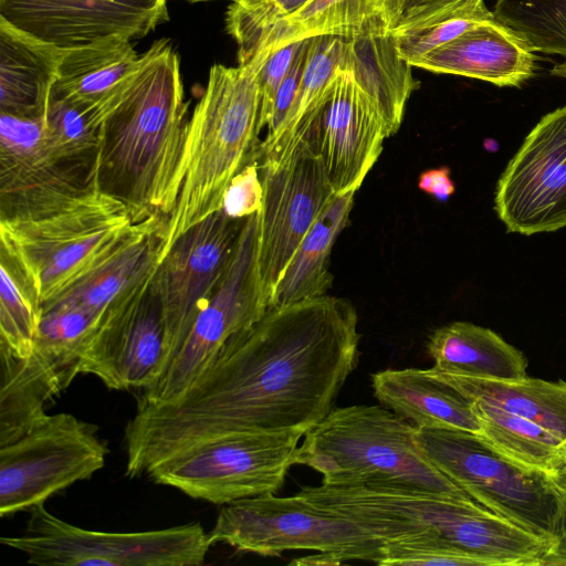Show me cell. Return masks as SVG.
Listing matches in <instances>:
<instances>
[{"label":"cell","mask_w":566,"mask_h":566,"mask_svg":"<svg viewBox=\"0 0 566 566\" xmlns=\"http://www.w3.org/2000/svg\"><path fill=\"white\" fill-rule=\"evenodd\" d=\"M310 0H237L226 13V29L239 46L293 14Z\"/></svg>","instance_id":"e575fe53"},{"label":"cell","mask_w":566,"mask_h":566,"mask_svg":"<svg viewBox=\"0 0 566 566\" xmlns=\"http://www.w3.org/2000/svg\"><path fill=\"white\" fill-rule=\"evenodd\" d=\"M379 403L417 428H450L480 433L472 401L430 368L385 369L371 375Z\"/></svg>","instance_id":"603a6c76"},{"label":"cell","mask_w":566,"mask_h":566,"mask_svg":"<svg viewBox=\"0 0 566 566\" xmlns=\"http://www.w3.org/2000/svg\"><path fill=\"white\" fill-rule=\"evenodd\" d=\"M94 190L93 172L51 155L43 116L0 113V222L46 217Z\"/></svg>","instance_id":"9a60e30c"},{"label":"cell","mask_w":566,"mask_h":566,"mask_svg":"<svg viewBox=\"0 0 566 566\" xmlns=\"http://www.w3.org/2000/svg\"><path fill=\"white\" fill-rule=\"evenodd\" d=\"M495 19L484 0H470L430 20L392 33L399 55L411 66L473 25Z\"/></svg>","instance_id":"d6a6232c"},{"label":"cell","mask_w":566,"mask_h":566,"mask_svg":"<svg viewBox=\"0 0 566 566\" xmlns=\"http://www.w3.org/2000/svg\"><path fill=\"white\" fill-rule=\"evenodd\" d=\"M480 422L478 433L489 446L530 469L556 474L566 467V442L523 417L481 400H471Z\"/></svg>","instance_id":"f546056e"},{"label":"cell","mask_w":566,"mask_h":566,"mask_svg":"<svg viewBox=\"0 0 566 566\" xmlns=\"http://www.w3.org/2000/svg\"><path fill=\"white\" fill-rule=\"evenodd\" d=\"M494 210L507 232L532 235L566 227V105L527 134L497 181Z\"/></svg>","instance_id":"5bb4252c"},{"label":"cell","mask_w":566,"mask_h":566,"mask_svg":"<svg viewBox=\"0 0 566 566\" xmlns=\"http://www.w3.org/2000/svg\"><path fill=\"white\" fill-rule=\"evenodd\" d=\"M358 316L323 295L269 308L229 338L175 401L137 403L124 442L137 478L198 443L237 432L306 434L333 409L359 360Z\"/></svg>","instance_id":"6da1fadb"},{"label":"cell","mask_w":566,"mask_h":566,"mask_svg":"<svg viewBox=\"0 0 566 566\" xmlns=\"http://www.w3.org/2000/svg\"><path fill=\"white\" fill-rule=\"evenodd\" d=\"M301 43L302 41L290 43L269 54L259 70L260 132L269 124L277 90L287 74Z\"/></svg>","instance_id":"8d00e7d4"},{"label":"cell","mask_w":566,"mask_h":566,"mask_svg":"<svg viewBox=\"0 0 566 566\" xmlns=\"http://www.w3.org/2000/svg\"><path fill=\"white\" fill-rule=\"evenodd\" d=\"M134 224L127 207L94 190L46 217L0 222L45 304L91 270Z\"/></svg>","instance_id":"52a82bcc"},{"label":"cell","mask_w":566,"mask_h":566,"mask_svg":"<svg viewBox=\"0 0 566 566\" xmlns=\"http://www.w3.org/2000/svg\"><path fill=\"white\" fill-rule=\"evenodd\" d=\"M343 50L344 38L321 35L310 39L303 77L292 107L281 126L265 136L258 147L255 159L260 167L277 165L301 144L313 142Z\"/></svg>","instance_id":"d4e9b609"},{"label":"cell","mask_w":566,"mask_h":566,"mask_svg":"<svg viewBox=\"0 0 566 566\" xmlns=\"http://www.w3.org/2000/svg\"><path fill=\"white\" fill-rule=\"evenodd\" d=\"M427 350L437 371L492 379L526 377L527 359L490 328L453 322L436 329Z\"/></svg>","instance_id":"484cf974"},{"label":"cell","mask_w":566,"mask_h":566,"mask_svg":"<svg viewBox=\"0 0 566 566\" xmlns=\"http://www.w3.org/2000/svg\"><path fill=\"white\" fill-rule=\"evenodd\" d=\"M407 0H310L293 14L238 48V59L264 50L273 53L290 43L321 35L345 39L391 35Z\"/></svg>","instance_id":"44dd1931"},{"label":"cell","mask_w":566,"mask_h":566,"mask_svg":"<svg viewBox=\"0 0 566 566\" xmlns=\"http://www.w3.org/2000/svg\"><path fill=\"white\" fill-rule=\"evenodd\" d=\"M304 436L296 431L221 436L164 460L147 475L192 499L219 505L274 494L295 464Z\"/></svg>","instance_id":"9c48e42d"},{"label":"cell","mask_w":566,"mask_h":566,"mask_svg":"<svg viewBox=\"0 0 566 566\" xmlns=\"http://www.w3.org/2000/svg\"><path fill=\"white\" fill-rule=\"evenodd\" d=\"M339 66L350 69L377 102L389 136L397 133L406 104L419 82L412 76L411 65L399 55L394 35L344 38Z\"/></svg>","instance_id":"83f0119b"},{"label":"cell","mask_w":566,"mask_h":566,"mask_svg":"<svg viewBox=\"0 0 566 566\" xmlns=\"http://www.w3.org/2000/svg\"><path fill=\"white\" fill-rule=\"evenodd\" d=\"M139 59L132 40L122 35L65 50L51 95L93 113L103 124L123 101Z\"/></svg>","instance_id":"7402d4cb"},{"label":"cell","mask_w":566,"mask_h":566,"mask_svg":"<svg viewBox=\"0 0 566 566\" xmlns=\"http://www.w3.org/2000/svg\"><path fill=\"white\" fill-rule=\"evenodd\" d=\"M566 557V506L563 515L560 534L553 554L547 560V565H562Z\"/></svg>","instance_id":"60d3db41"},{"label":"cell","mask_w":566,"mask_h":566,"mask_svg":"<svg viewBox=\"0 0 566 566\" xmlns=\"http://www.w3.org/2000/svg\"><path fill=\"white\" fill-rule=\"evenodd\" d=\"M415 438L422 454L476 503L557 544L566 493L551 474L514 462L474 432L417 428Z\"/></svg>","instance_id":"5b68a950"},{"label":"cell","mask_w":566,"mask_h":566,"mask_svg":"<svg viewBox=\"0 0 566 566\" xmlns=\"http://www.w3.org/2000/svg\"><path fill=\"white\" fill-rule=\"evenodd\" d=\"M493 13L535 53L566 59V0H496Z\"/></svg>","instance_id":"1f68e13d"},{"label":"cell","mask_w":566,"mask_h":566,"mask_svg":"<svg viewBox=\"0 0 566 566\" xmlns=\"http://www.w3.org/2000/svg\"><path fill=\"white\" fill-rule=\"evenodd\" d=\"M208 541L210 545L223 543L266 557L291 551L336 553L343 564H377L386 543L361 524L297 493L287 497L265 494L224 504Z\"/></svg>","instance_id":"8992f818"},{"label":"cell","mask_w":566,"mask_h":566,"mask_svg":"<svg viewBox=\"0 0 566 566\" xmlns=\"http://www.w3.org/2000/svg\"><path fill=\"white\" fill-rule=\"evenodd\" d=\"M0 17L69 50L111 35L144 38L168 21L169 12L167 0H0Z\"/></svg>","instance_id":"e0dca14e"},{"label":"cell","mask_w":566,"mask_h":566,"mask_svg":"<svg viewBox=\"0 0 566 566\" xmlns=\"http://www.w3.org/2000/svg\"><path fill=\"white\" fill-rule=\"evenodd\" d=\"M260 170L263 202L258 212L256 261L269 306L297 248L336 195L311 142Z\"/></svg>","instance_id":"7c38bea8"},{"label":"cell","mask_w":566,"mask_h":566,"mask_svg":"<svg viewBox=\"0 0 566 566\" xmlns=\"http://www.w3.org/2000/svg\"><path fill=\"white\" fill-rule=\"evenodd\" d=\"M549 73L553 76L566 78V62L555 64Z\"/></svg>","instance_id":"7bdbcfd3"},{"label":"cell","mask_w":566,"mask_h":566,"mask_svg":"<svg viewBox=\"0 0 566 566\" xmlns=\"http://www.w3.org/2000/svg\"><path fill=\"white\" fill-rule=\"evenodd\" d=\"M98 427L72 413L46 415L23 436L0 447V515L44 504L72 484L91 479L109 449Z\"/></svg>","instance_id":"30bf717a"},{"label":"cell","mask_w":566,"mask_h":566,"mask_svg":"<svg viewBox=\"0 0 566 566\" xmlns=\"http://www.w3.org/2000/svg\"><path fill=\"white\" fill-rule=\"evenodd\" d=\"M256 244L258 213L245 219L224 273L167 371L155 386L143 391L138 402L161 405L178 399L229 338L268 312Z\"/></svg>","instance_id":"8fae6325"},{"label":"cell","mask_w":566,"mask_h":566,"mask_svg":"<svg viewBox=\"0 0 566 566\" xmlns=\"http://www.w3.org/2000/svg\"><path fill=\"white\" fill-rule=\"evenodd\" d=\"M308 45L310 39L302 40L294 61L277 90L271 117L266 126V136L273 134L281 126L292 107L303 77Z\"/></svg>","instance_id":"74e56055"},{"label":"cell","mask_w":566,"mask_h":566,"mask_svg":"<svg viewBox=\"0 0 566 566\" xmlns=\"http://www.w3.org/2000/svg\"><path fill=\"white\" fill-rule=\"evenodd\" d=\"M416 430L384 406L334 408L305 434L295 464L317 471L331 486L388 488L475 502L422 454Z\"/></svg>","instance_id":"277c9868"},{"label":"cell","mask_w":566,"mask_h":566,"mask_svg":"<svg viewBox=\"0 0 566 566\" xmlns=\"http://www.w3.org/2000/svg\"><path fill=\"white\" fill-rule=\"evenodd\" d=\"M270 53L254 51L237 66L214 64L188 120L181 185L164 228L160 259L189 228L222 209L232 178L255 159L259 145L258 74Z\"/></svg>","instance_id":"3957f363"},{"label":"cell","mask_w":566,"mask_h":566,"mask_svg":"<svg viewBox=\"0 0 566 566\" xmlns=\"http://www.w3.org/2000/svg\"><path fill=\"white\" fill-rule=\"evenodd\" d=\"M377 565L489 566L484 559L455 547L432 532H422L386 542Z\"/></svg>","instance_id":"836d02e7"},{"label":"cell","mask_w":566,"mask_h":566,"mask_svg":"<svg viewBox=\"0 0 566 566\" xmlns=\"http://www.w3.org/2000/svg\"><path fill=\"white\" fill-rule=\"evenodd\" d=\"M0 272V354L23 358L34 349L42 304L30 271L1 234Z\"/></svg>","instance_id":"4dcf8cb0"},{"label":"cell","mask_w":566,"mask_h":566,"mask_svg":"<svg viewBox=\"0 0 566 566\" xmlns=\"http://www.w3.org/2000/svg\"><path fill=\"white\" fill-rule=\"evenodd\" d=\"M356 191L333 198L306 234L280 282L269 308L326 295L333 284L329 258L333 245L346 227Z\"/></svg>","instance_id":"4316f807"},{"label":"cell","mask_w":566,"mask_h":566,"mask_svg":"<svg viewBox=\"0 0 566 566\" xmlns=\"http://www.w3.org/2000/svg\"><path fill=\"white\" fill-rule=\"evenodd\" d=\"M418 188L439 201H447L455 191L447 166L423 171L419 176Z\"/></svg>","instance_id":"ab89813d"},{"label":"cell","mask_w":566,"mask_h":566,"mask_svg":"<svg viewBox=\"0 0 566 566\" xmlns=\"http://www.w3.org/2000/svg\"><path fill=\"white\" fill-rule=\"evenodd\" d=\"M188 103L180 60L167 39L140 55L120 104L103 122L95 187L124 203L134 223L167 221L181 185Z\"/></svg>","instance_id":"7a4b0ae2"},{"label":"cell","mask_w":566,"mask_h":566,"mask_svg":"<svg viewBox=\"0 0 566 566\" xmlns=\"http://www.w3.org/2000/svg\"><path fill=\"white\" fill-rule=\"evenodd\" d=\"M387 137L377 102L350 69L338 66L312 142L336 196L357 192Z\"/></svg>","instance_id":"ac0fdd59"},{"label":"cell","mask_w":566,"mask_h":566,"mask_svg":"<svg viewBox=\"0 0 566 566\" xmlns=\"http://www.w3.org/2000/svg\"><path fill=\"white\" fill-rule=\"evenodd\" d=\"M557 485L566 493V467L559 470L556 474L552 475Z\"/></svg>","instance_id":"b9f144b4"},{"label":"cell","mask_w":566,"mask_h":566,"mask_svg":"<svg viewBox=\"0 0 566 566\" xmlns=\"http://www.w3.org/2000/svg\"><path fill=\"white\" fill-rule=\"evenodd\" d=\"M538 56L496 18L478 23L421 57L413 66L499 87H521L534 76Z\"/></svg>","instance_id":"ffe728a7"},{"label":"cell","mask_w":566,"mask_h":566,"mask_svg":"<svg viewBox=\"0 0 566 566\" xmlns=\"http://www.w3.org/2000/svg\"><path fill=\"white\" fill-rule=\"evenodd\" d=\"M0 447L23 436L46 416L45 406L80 374V357L64 347L35 340L31 355L0 354Z\"/></svg>","instance_id":"d6986e66"},{"label":"cell","mask_w":566,"mask_h":566,"mask_svg":"<svg viewBox=\"0 0 566 566\" xmlns=\"http://www.w3.org/2000/svg\"><path fill=\"white\" fill-rule=\"evenodd\" d=\"M258 160L248 163L230 181L222 202V210L233 219H245L260 211L263 185Z\"/></svg>","instance_id":"d590c367"},{"label":"cell","mask_w":566,"mask_h":566,"mask_svg":"<svg viewBox=\"0 0 566 566\" xmlns=\"http://www.w3.org/2000/svg\"><path fill=\"white\" fill-rule=\"evenodd\" d=\"M165 350L164 312L153 276L101 324L82 355L80 374L94 375L109 389L144 391L163 377Z\"/></svg>","instance_id":"2e32d148"},{"label":"cell","mask_w":566,"mask_h":566,"mask_svg":"<svg viewBox=\"0 0 566 566\" xmlns=\"http://www.w3.org/2000/svg\"><path fill=\"white\" fill-rule=\"evenodd\" d=\"M24 533L1 536L4 546L39 566H198L209 547L199 522L144 532H101L70 524L44 504L29 510Z\"/></svg>","instance_id":"ba28073f"},{"label":"cell","mask_w":566,"mask_h":566,"mask_svg":"<svg viewBox=\"0 0 566 566\" xmlns=\"http://www.w3.org/2000/svg\"><path fill=\"white\" fill-rule=\"evenodd\" d=\"M245 219L216 211L179 235L160 259L154 280L165 319L164 375L224 273Z\"/></svg>","instance_id":"4fadbf2b"},{"label":"cell","mask_w":566,"mask_h":566,"mask_svg":"<svg viewBox=\"0 0 566 566\" xmlns=\"http://www.w3.org/2000/svg\"><path fill=\"white\" fill-rule=\"evenodd\" d=\"M64 51L0 17V113L43 116Z\"/></svg>","instance_id":"cb8c5ba5"},{"label":"cell","mask_w":566,"mask_h":566,"mask_svg":"<svg viewBox=\"0 0 566 566\" xmlns=\"http://www.w3.org/2000/svg\"><path fill=\"white\" fill-rule=\"evenodd\" d=\"M430 369L469 400L528 419L566 442V381L478 378Z\"/></svg>","instance_id":"f1b7e54d"},{"label":"cell","mask_w":566,"mask_h":566,"mask_svg":"<svg viewBox=\"0 0 566 566\" xmlns=\"http://www.w3.org/2000/svg\"><path fill=\"white\" fill-rule=\"evenodd\" d=\"M470 0H407L403 17L395 31L430 20Z\"/></svg>","instance_id":"f35d334b"},{"label":"cell","mask_w":566,"mask_h":566,"mask_svg":"<svg viewBox=\"0 0 566 566\" xmlns=\"http://www.w3.org/2000/svg\"><path fill=\"white\" fill-rule=\"evenodd\" d=\"M186 1L192 2V3H197V2H206V1H212V0H186ZM229 1L233 2V1H237V0H229Z\"/></svg>","instance_id":"ee69618b"}]
</instances>
